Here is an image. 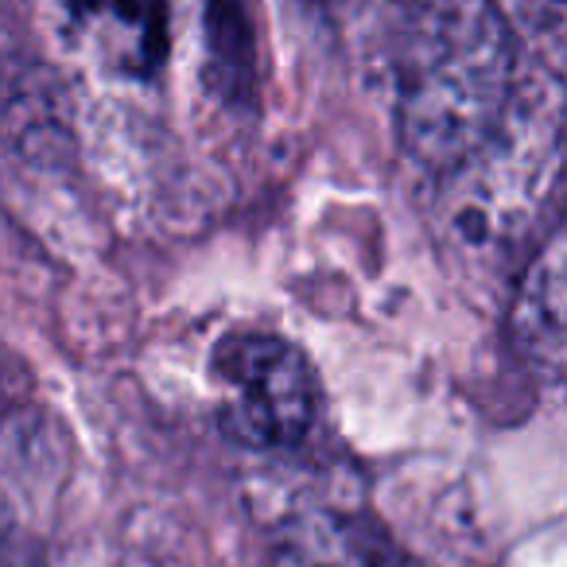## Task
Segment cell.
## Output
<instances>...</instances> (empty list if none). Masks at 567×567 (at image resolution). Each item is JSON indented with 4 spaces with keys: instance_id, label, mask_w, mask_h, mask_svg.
Segmentation results:
<instances>
[{
    "instance_id": "obj_1",
    "label": "cell",
    "mask_w": 567,
    "mask_h": 567,
    "mask_svg": "<svg viewBox=\"0 0 567 567\" xmlns=\"http://www.w3.org/2000/svg\"><path fill=\"white\" fill-rule=\"evenodd\" d=\"M494 0H424L401 51V136L427 167H458L494 136L509 90Z\"/></svg>"
},
{
    "instance_id": "obj_2",
    "label": "cell",
    "mask_w": 567,
    "mask_h": 567,
    "mask_svg": "<svg viewBox=\"0 0 567 567\" xmlns=\"http://www.w3.org/2000/svg\"><path fill=\"white\" fill-rule=\"evenodd\" d=\"M218 420L245 447H292L316 420V378L292 342L276 334H226L210 354Z\"/></svg>"
},
{
    "instance_id": "obj_3",
    "label": "cell",
    "mask_w": 567,
    "mask_h": 567,
    "mask_svg": "<svg viewBox=\"0 0 567 567\" xmlns=\"http://www.w3.org/2000/svg\"><path fill=\"white\" fill-rule=\"evenodd\" d=\"M513 347L544 370H559L564 358V237H551L520 284L509 319Z\"/></svg>"
},
{
    "instance_id": "obj_4",
    "label": "cell",
    "mask_w": 567,
    "mask_h": 567,
    "mask_svg": "<svg viewBox=\"0 0 567 567\" xmlns=\"http://www.w3.org/2000/svg\"><path fill=\"white\" fill-rule=\"evenodd\" d=\"M79 9L113 40L128 43V66L136 71L164 55V0H79Z\"/></svg>"
}]
</instances>
